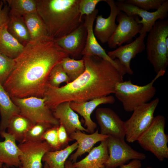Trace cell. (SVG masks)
<instances>
[{"mask_svg":"<svg viewBox=\"0 0 168 168\" xmlns=\"http://www.w3.org/2000/svg\"><path fill=\"white\" fill-rule=\"evenodd\" d=\"M36 1L37 12L54 40L68 34L83 22L79 10L80 0Z\"/></svg>","mask_w":168,"mask_h":168,"instance_id":"3957f363","label":"cell"},{"mask_svg":"<svg viewBox=\"0 0 168 168\" xmlns=\"http://www.w3.org/2000/svg\"><path fill=\"white\" fill-rule=\"evenodd\" d=\"M105 0H80L79 3V10L80 18L85 15H89L95 10L96 5L100 2L105 1Z\"/></svg>","mask_w":168,"mask_h":168,"instance_id":"d590c367","label":"cell"},{"mask_svg":"<svg viewBox=\"0 0 168 168\" xmlns=\"http://www.w3.org/2000/svg\"><path fill=\"white\" fill-rule=\"evenodd\" d=\"M116 20L118 24L114 33L107 42L109 48L116 49L124 43L129 44L141 31L142 25L139 23L138 16L127 15L120 11Z\"/></svg>","mask_w":168,"mask_h":168,"instance_id":"9c48e42d","label":"cell"},{"mask_svg":"<svg viewBox=\"0 0 168 168\" xmlns=\"http://www.w3.org/2000/svg\"><path fill=\"white\" fill-rule=\"evenodd\" d=\"M165 117H154L148 128L140 136L137 141L144 150L149 151L160 161L168 158V136L165 132Z\"/></svg>","mask_w":168,"mask_h":168,"instance_id":"8992f818","label":"cell"},{"mask_svg":"<svg viewBox=\"0 0 168 168\" xmlns=\"http://www.w3.org/2000/svg\"><path fill=\"white\" fill-rule=\"evenodd\" d=\"M53 126L49 123L43 122L34 123L28 131L24 142H39L43 141L42 138L43 134Z\"/></svg>","mask_w":168,"mask_h":168,"instance_id":"4dcf8cb0","label":"cell"},{"mask_svg":"<svg viewBox=\"0 0 168 168\" xmlns=\"http://www.w3.org/2000/svg\"><path fill=\"white\" fill-rule=\"evenodd\" d=\"M159 102L156 98L136 108L130 118L124 121L125 137L129 143L137 141L140 136L150 126L154 116V113Z\"/></svg>","mask_w":168,"mask_h":168,"instance_id":"52a82bcc","label":"cell"},{"mask_svg":"<svg viewBox=\"0 0 168 168\" xmlns=\"http://www.w3.org/2000/svg\"><path fill=\"white\" fill-rule=\"evenodd\" d=\"M19 114H20L19 109L14 103L0 82V132L5 131L11 118Z\"/></svg>","mask_w":168,"mask_h":168,"instance_id":"603a6c76","label":"cell"},{"mask_svg":"<svg viewBox=\"0 0 168 168\" xmlns=\"http://www.w3.org/2000/svg\"><path fill=\"white\" fill-rule=\"evenodd\" d=\"M153 168L151 166H148V167H146V168Z\"/></svg>","mask_w":168,"mask_h":168,"instance_id":"7bdbcfd3","label":"cell"},{"mask_svg":"<svg viewBox=\"0 0 168 168\" xmlns=\"http://www.w3.org/2000/svg\"><path fill=\"white\" fill-rule=\"evenodd\" d=\"M166 71H161L148 83L143 86L133 84L130 80L118 83L114 94L127 112H132L137 107L150 101L155 96L156 89L155 82L163 76Z\"/></svg>","mask_w":168,"mask_h":168,"instance_id":"277c9868","label":"cell"},{"mask_svg":"<svg viewBox=\"0 0 168 168\" xmlns=\"http://www.w3.org/2000/svg\"><path fill=\"white\" fill-rule=\"evenodd\" d=\"M22 18L28 30L30 41L50 37L43 20L37 12L26 15Z\"/></svg>","mask_w":168,"mask_h":168,"instance_id":"d4e9b609","label":"cell"},{"mask_svg":"<svg viewBox=\"0 0 168 168\" xmlns=\"http://www.w3.org/2000/svg\"><path fill=\"white\" fill-rule=\"evenodd\" d=\"M116 4L121 11L128 16H138L142 20L139 23L142 25L139 34L149 32L155 22L158 20L166 19L168 16V0H166L159 9L152 12L141 9L135 6L127 4L123 0L115 2Z\"/></svg>","mask_w":168,"mask_h":168,"instance_id":"7c38bea8","label":"cell"},{"mask_svg":"<svg viewBox=\"0 0 168 168\" xmlns=\"http://www.w3.org/2000/svg\"><path fill=\"white\" fill-rule=\"evenodd\" d=\"M87 32L83 22L74 31L54 40L57 44L73 58H79L85 46Z\"/></svg>","mask_w":168,"mask_h":168,"instance_id":"2e32d148","label":"cell"},{"mask_svg":"<svg viewBox=\"0 0 168 168\" xmlns=\"http://www.w3.org/2000/svg\"><path fill=\"white\" fill-rule=\"evenodd\" d=\"M43 168H49L48 165L46 163H44Z\"/></svg>","mask_w":168,"mask_h":168,"instance_id":"60d3db41","label":"cell"},{"mask_svg":"<svg viewBox=\"0 0 168 168\" xmlns=\"http://www.w3.org/2000/svg\"><path fill=\"white\" fill-rule=\"evenodd\" d=\"M18 146L22 152L19 157V168H42L43 157L46 153L52 150L45 141L24 142L20 143Z\"/></svg>","mask_w":168,"mask_h":168,"instance_id":"5bb4252c","label":"cell"},{"mask_svg":"<svg viewBox=\"0 0 168 168\" xmlns=\"http://www.w3.org/2000/svg\"><path fill=\"white\" fill-rule=\"evenodd\" d=\"M4 168H6V167H4Z\"/></svg>","mask_w":168,"mask_h":168,"instance_id":"ee69618b","label":"cell"},{"mask_svg":"<svg viewBox=\"0 0 168 168\" xmlns=\"http://www.w3.org/2000/svg\"><path fill=\"white\" fill-rule=\"evenodd\" d=\"M110 8V13L106 18L101 15L96 17V23L93 32L97 40L102 44L107 43L116 30L117 25L115 22L117 16L121 11L113 0H105Z\"/></svg>","mask_w":168,"mask_h":168,"instance_id":"e0dca14e","label":"cell"},{"mask_svg":"<svg viewBox=\"0 0 168 168\" xmlns=\"http://www.w3.org/2000/svg\"><path fill=\"white\" fill-rule=\"evenodd\" d=\"M1 136L4 138L0 141V162L10 166L19 167L21 163L20 156L22 152L14 137L7 132H0Z\"/></svg>","mask_w":168,"mask_h":168,"instance_id":"44dd1931","label":"cell"},{"mask_svg":"<svg viewBox=\"0 0 168 168\" xmlns=\"http://www.w3.org/2000/svg\"><path fill=\"white\" fill-rule=\"evenodd\" d=\"M8 32L24 46L30 41V35L22 17L9 16Z\"/></svg>","mask_w":168,"mask_h":168,"instance_id":"83f0119b","label":"cell"},{"mask_svg":"<svg viewBox=\"0 0 168 168\" xmlns=\"http://www.w3.org/2000/svg\"><path fill=\"white\" fill-rule=\"evenodd\" d=\"M57 135L59 143L61 147L65 146L71 140L70 138L64 127L59 124L57 128Z\"/></svg>","mask_w":168,"mask_h":168,"instance_id":"74e56055","label":"cell"},{"mask_svg":"<svg viewBox=\"0 0 168 168\" xmlns=\"http://www.w3.org/2000/svg\"><path fill=\"white\" fill-rule=\"evenodd\" d=\"M9 8L5 0H0V34L9 21Z\"/></svg>","mask_w":168,"mask_h":168,"instance_id":"8d00e7d4","label":"cell"},{"mask_svg":"<svg viewBox=\"0 0 168 168\" xmlns=\"http://www.w3.org/2000/svg\"><path fill=\"white\" fill-rule=\"evenodd\" d=\"M58 125H54L46 131L43 134L42 139L50 146L52 150H59L62 147L58 141L57 135Z\"/></svg>","mask_w":168,"mask_h":168,"instance_id":"e575fe53","label":"cell"},{"mask_svg":"<svg viewBox=\"0 0 168 168\" xmlns=\"http://www.w3.org/2000/svg\"><path fill=\"white\" fill-rule=\"evenodd\" d=\"M7 26L3 27L0 34V53L14 59L22 52L25 46L8 32Z\"/></svg>","mask_w":168,"mask_h":168,"instance_id":"cb8c5ba5","label":"cell"},{"mask_svg":"<svg viewBox=\"0 0 168 168\" xmlns=\"http://www.w3.org/2000/svg\"><path fill=\"white\" fill-rule=\"evenodd\" d=\"M64 168H75L73 165V163L70 160H67L66 161Z\"/></svg>","mask_w":168,"mask_h":168,"instance_id":"ab89813d","label":"cell"},{"mask_svg":"<svg viewBox=\"0 0 168 168\" xmlns=\"http://www.w3.org/2000/svg\"><path fill=\"white\" fill-rule=\"evenodd\" d=\"M107 139L93 147L84 158L73 163L74 166L75 168H105L109 156Z\"/></svg>","mask_w":168,"mask_h":168,"instance_id":"7402d4cb","label":"cell"},{"mask_svg":"<svg viewBox=\"0 0 168 168\" xmlns=\"http://www.w3.org/2000/svg\"><path fill=\"white\" fill-rule=\"evenodd\" d=\"M70 82L71 80L63 70L61 62L53 68L49 76L48 82L49 85L53 87H59L63 82L67 84Z\"/></svg>","mask_w":168,"mask_h":168,"instance_id":"1f68e13d","label":"cell"},{"mask_svg":"<svg viewBox=\"0 0 168 168\" xmlns=\"http://www.w3.org/2000/svg\"><path fill=\"white\" fill-rule=\"evenodd\" d=\"M77 147L76 142L63 149L48 152L43 157L42 161L47 163L49 168H64L67 158Z\"/></svg>","mask_w":168,"mask_h":168,"instance_id":"4316f807","label":"cell"},{"mask_svg":"<svg viewBox=\"0 0 168 168\" xmlns=\"http://www.w3.org/2000/svg\"><path fill=\"white\" fill-rule=\"evenodd\" d=\"M9 8V16L22 17L37 12L36 0H6Z\"/></svg>","mask_w":168,"mask_h":168,"instance_id":"f1b7e54d","label":"cell"},{"mask_svg":"<svg viewBox=\"0 0 168 168\" xmlns=\"http://www.w3.org/2000/svg\"><path fill=\"white\" fill-rule=\"evenodd\" d=\"M98 12V10L96 9L91 14L85 16V17L83 23L87 30V35L85 46L82 53V56L86 57L96 56L100 58L111 63L124 76L126 72L119 60L113 59L108 55L105 50L98 42L94 35L93 24Z\"/></svg>","mask_w":168,"mask_h":168,"instance_id":"8fae6325","label":"cell"},{"mask_svg":"<svg viewBox=\"0 0 168 168\" xmlns=\"http://www.w3.org/2000/svg\"><path fill=\"white\" fill-rule=\"evenodd\" d=\"M142 164L141 161L138 160H133L127 164L120 166L119 168H141Z\"/></svg>","mask_w":168,"mask_h":168,"instance_id":"f35d334b","label":"cell"},{"mask_svg":"<svg viewBox=\"0 0 168 168\" xmlns=\"http://www.w3.org/2000/svg\"><path fill=\"white\" fill-rule=\"evenodd\" d=\"M11 98L19 109L20 114L29 119L33 123L43 122L53 125L60 124L52 111L46 105L45 97L30 96Z\"/></svg>","mask_w":168,"mask_h":168,"instance_id":"ba28073f","label":"cell"},{"mask_svg":"<svg viewBox=\"0 0 168 168\" xmlns=\"http://www.w3.org/2000/svg\"><path fill=\"white\" fill-rule=\"evenodd\" d=\"M70 103L64 102L58 105L52 111L54 116L65 128L69 137L77 129L87 132L82 126L78 114L70 107Z\"/></svg>","mask_w":168,"mask_h":168,"instance_id":"d6986e66","label":"cell"},{"mask_svg":"<svg viewBox=\"0 0 168 168\" xmlns=\"http://www.w3.org/2000/svg\"><path fill=\"white\" fill-rule=\"evenodd\" d=\"M15 64L14 59L0 53V82L3 85L11 73Z\"/></svg>","mask_w":168,"mask_h":168,"instance_id":"836d02e7","label":"cell"},{"mask_svg":"<svg viewBox=\"0 0 168 168\" xmlns=\"http://www.w3.org/2000/svg\"><path fill=\"white\" fill-rule=\"evenodd\" d=\"M147 34V33L140 34L138 37L130 43L121 45L107 53L112 59L119 60L124 68L126 73L133 74V72L130 65L131 61L145 49L144 40Z\"/></svg>","mask_w":168,"mask_h":168,"instance_id":"9a60e30c","label":"cell"},{"mask_svg":"<svg viewBox=\"0 0 168 168\" xmlns=\"http://www.w3.org/2000/svg\"><path fill=\"white\" fill-rule=\"evenodd\" d=\"M115 101L112 95L98 98L88 101L77 103L70 102V106L74 111L82 117L84 119V126L86 127L87 133L89 134L95 132L97 125L91 118V115L99 105L103 104H113Z\"/></svg>","mask_w":168,"mask_h":168,"instance_id":"ac0fdd59","label":"cell"},{"mask_svg":"<svg viewBox=\"0 0 168 168\" xmlns=\"http://www.w3.org/2000/svg\"><path fill=\"white\" fill-rule=\"evenodd\" d=\"M67 57L51 38L30 41L14 59L13 68L2 85L11 98H43L51 70Z\"/></svg>","mask_w":168,"mask_h":168,"instance_id":"6da1fadb","label":"cell"},{"mask_svg":"<svg viewBox=\"0 0 168 168\" xmlns=\"http://www.w3.org/2000/svg\"><path fill=\"white\" fill-rule=\"evenodd\" d=\"M148 33L145 44L147 59L156 73L166 71L168 65V50L165 44L168 37V19L156 21Z\"/></svg>","mask_w":168,"mask_h":168,"instance_id":"5b68a950","label":"cell"},{"mask_svg":"<svg viewBox=\"0 0 168 168\" xmlns=\"http://www.w3.org/2000/svg\"><path fill=\"white\" fill-rule=\"evenodd\" d=\"M95 115L100 128V133L124 140V121L112 109L100 107L96 109Z\"/></svg>","mask_w":168,"mask_h":168,"instance_id":"4fadbf2b","label":"cell"},{"mask_svg":"<svg viewBox=\"0 0 168 168\" xmlns=\"http://www.w3.org/2000/svg\"><path fill=\"white\" fill-rule=\"evenodd\" d=\"M34 124L29 119L20 114H15L9 121L7 133L12 135L16 141L20 143H23L28 131Z\"/></svg>","mask_w":168,"mask_h":168,"instance_id":"484cf974","label":"cell"},{"mask_svg":"<svg viewBox=\"0 0 168 168\" xmlns=\"http://www.w3.org/2000/svg\"><path fill=\"white\" fill-rule=\"evenodd\" d=\"M108 137L99 133L98 129L93 133L89 134L76 130L69 137L71 141H76L78 147L76 152L70 156L69 160L72 163L76 162L78 158L86 152L89 153L96 143L106 140Z\"/></svg>","mask_w":168,"mask_h":168,"instance_id":"ffe728a7","label":"cell"},{"mask_svg":"<svg viewBox=\"0 0 168 168\" xmlns=\"http://www.w3.org/2000/svg\"><path fill=\"white\" fill-rule=\"evenodd\" d=\"M3 164L2 163L0 162V168H1L2 167Z\"/></svg>","mask_w":168,"mask_h":168,"instance_id":"b9f144b4","label":"cell"},{"mask_svg":"<svg viewBox=\"0 0 168 168\" xmlns=\"http://www.w3.org/2000/svg\"><path fill=\"white\" fill-rule=\"evenodd\" d=\"M109 156L105 168H116L131 160H145V155L132 148L125 141L111 136L107 139Z\"/></svg>","mask_w":168,"mask_h":168,"instance_id":"30bf717a","label":"cell"},{"mask_svg":"<svg viewBox=\"0 0 168 168\" xmlns=\"http://www.w3.org/2000/svg\"><path fill=\"white\" fill-rule=\"evenodd\" d=\"M82 58L85 71L74 81L59 87L48 83L44 97L52 111L63 102L79 103L114 94L117 84L123 81V76L109 62L96 56Z\"/></svg>","mask_w":168,"mask_h":168,"instance_id":"7a4b0ae2","label":"cell"},{"mask_svg":"<svg viewBox=\"0 0 168 168\" xmlns=\"http://www.w3.org/2000/svg\"><path fill=\"white\" fill-rule=\"evenodd\" d=\"M125 3L148 11L158 10L166 0H123Z\"/></svg>","mask_w":168,"mask_h":168,"instance_id":"d6a6232c","label":"cell"},{"mask_svg":"<svg viewBox=\"0 0 168 168\" xmlns=\"http://www.w3.org/2000/svg\"><path fill=\"white\" fill-rule=\"evenodd\" d=\"M61 65L71 82L78 78L84 72L85 68L83 60H77L67 57L63 58Z\"/></svg>","mask_w":168,"mask_h":168,"instance_id":"f546056e","label":"cell"}]
</instances>
